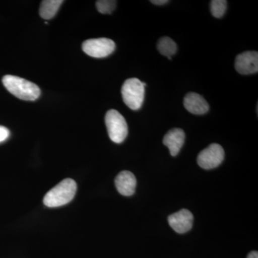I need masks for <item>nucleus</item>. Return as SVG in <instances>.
I'll list each match as a JSON object with an SVG mask.
<instances>
[{
  "mask_svg": "<svg viewBox=\"0 0 258 258\" xmlns=\"http://www.w3.org/2000/svg\"><path fill=\"white\" fill-rule=\"evenodd\" d=\"M3 83L10 93L23 101H35L41 93L36 84L18 76H5L3 77Z\"/></svg>",
  "mask_w": 258,
  "mask_h": 258,
  "instance_id": "obj_1",
  "label": "nucleus"
},
{
  "mask_svg": "<svg viewBox=\"0 0 258 258\" xmlns=\"http://www.w3.org/2000/svg\"><path fill=\"white\" fill-rule=\"evenodd\" d=\"M77 191V184L72 179H66L45 195L43 203L48 208H58L72 201Z\"/></svg>",
  "mask_w": 258,
  "mask_h": 258,
  "instance_id": "obj_2",
  "label": "nucleus"
},
{
  "mask_svg": "<svg viewBox=\"0 0 258 258\" xmlns=\"http://www.w3.org/2000/svg\"><path fill=\"white\" fill-rule=\"evenodd\" d=\"M122 98L125 104L134 111L142 108L145 96V87L143 82L132 78L125 81L121 88Z\"/></svg>",
  "mask_w": 258,
  "mask_h": 258,
  "instance_id": "obj_3",
  "label": "nucleus"
},
{
  "mask_svg": "<svg viewBox=\"0 0 258 258\" xmlns=\"http://www.w3.org/2000/svg\"><path fill=\"white\" fill-rule=\"evenodd\" d=\"M105 122L112 142L122 143L128 135V125L124 117L115 110H109L105 116Z\"/></svg>",
  "mask_w": 258,
  "mask_h": 258,
  "instance_id": "obj_4",
  "label": "nucleus"
},
{
  "mask_svg": "<svg viewBox=\"0 0 258 258\" xmlns=\"http://www.w3.org/2000/svg\"><path fill=\"white\" fill-rule=\"evenodd\" d=\"M115 42L111 39H90L83 42L82 49L85 53L96 58H102L111 55L115 50Z\"/></svg>",
  "mask_w": 258,
  "mask_h": 258,
  "instance_id": "obj_5",
  "label": "nucleus"
},
{
  "mask_svg": "<svg viewBox=\"0 0 258 258\" xmlns=\"http://www.w3.org/2000/svg\"><path fill=\"white\" fill-rule=\"evenodd\" d=\"M225 158L223 148L217 144H212L200 153L198 163L204 169H215L222 164Z\"/></svg>",
  "mask_w": 258,
  "mask_h": 258,
  "instance_id": "obj_6",
  "label": "nucleus"
},
{
  "mask_svg": "<svg viewBox=\"0 0 258 258\" xmlns=\"http://www.w3.org/2000/svg\"><path fill=\"white\" fill-rule=\"evenodd\" d=\"M236 71L242 75L257 74L258 71V53L257 51H246L236 57Z\"/></svg>",
  "mask_w": 258,
  "mask_h": 258,
  "instance_id": "obj_7",
  "label": "nucleus"
},
{
  "mask_svg": "<svg viewBox=\"0 0 258 258\" xmlns=\"http://www.w3.org/2000/svg\"><path fill=\"white\" fill-rule=\"evenodd\" d=\"M193 220L192 213L186 209H182L168 217V222L171 228L179 234L186 233L191 230Z\"/></svg>",
  "mask_w": 258,
  "mask_h": 258,
  "instance_id": "obj_8",
  "label": "nucleus"
},
{
  "mask_svg": "<svg viewBox=\"0 0 258 258\" xmlns=\"http://www.w3.org/2000/svg\"><path fill=\"white\" fill-rule=\"evenodd\" d=\"M185 133L181 128L169 130L163 139V144L168 147L172 157H176L184 145Z\"/></svg>",
  "mask_w": 258,
  "mask_h": 258,
  "instance_id": "obj_9",
  "label": "nucleus"
},
{
  "mask_svg": "<svg viewBox=\"0 0 258 258\" xmlns=\"http://www.w3.org/2000/svg\"><path fill=\"white\" fill-rule=\"evenodd\" d=\"M115 184L120 195L125 197L132 196L135 192L137 179L131 171H123L115 177Z\"/></svg>",
  "mask_w": 258,
  "mask_h": 258,
  "instance_id": "obj_10",
  "label": "nucleus"
},
{
  "mask_svg": "<svg viewBox=\"0 0 258 258\" xmlns=\"http://www.w3.org/2000/svg\"><path fill=\"white\" fill-rule=\"evenodd\" d=\"M184 106L189 113L195 115L205 114L210 109V106L206 100L201 95L196 93H189L185 96Z\"/></svg>",
  "mask_w": 258,
  "mask_h": 258,
  "instance_id": "obj_11",
  "label": "nucleus"
},
{
  "mask_svg": "<svg viewBox=\"0 0 258 258\" xmlns=\"http://www.w3.org/2000/svg\"><path fill=\"white\" fill-rule=\"evenodd\" d=\"M62 3V0H44L40 5V17L44 20L52 19L55 17Z\"/></svg>",
  "mask_w": 258,
  "mask_h": 258,
  "instance_id": "obj_12",
  "label": "nucleus"
},
{
  "mask_svg": "<svg viewBox=\"0 0 258 258\" xmlns=\"http://www.w3.org/2000/svg\"><path fill=\"white\" fill-rule=\"evenodd\" d=\"M157 48L161 55L171 60V56L174 55L177 50V45L170 37H163L158 42Z\"/></svg>",
  "mask_w": 258,
  "mask_h": 258,
  "instance_id": "obj_13",
  "label": "nucleus"
},
{
  "mask_svg": "<svg viewBox=\"0 0 258 258\" xmlns=\"http://www.w3.org/2000/svg\"><path fill=\"white\" fill-rule=\"evenodd\" d=\"M227 5L225 0H212L210 3V10L212 15L216 18H222L227 10Z\"/></svg>",
  "mask_w": 258,
  "mask_h": 258,
  "instance_id": "obj_14",
  "label": "nucleus"
},
{
  "mask_svg": "<svg viewBox=\"0 0 258 258\" xmlns=\"http://www.w3.org/2000/svg\"><path fill=\"white\" fill-rule=\"evenodd\" d=\"M116 7L114 0H99L96 2V8L101 14H111Z\"/></svg>",
  "mask_w": 258,
  "mask_h": 258,
  "instance_id": "obj_15",
  "label": "nucleus"
},
{
  "mask_svg": "<svg viewBox=\"0 0 258 258\" xmlns=\"http://www.w3.org/2000/svg\"><path fill=\"white\" fill-rule=\"evenodd\" d=\"M10 137V131L4 126L0 125V142H4Z\"/></svg>",
  "mask_w": 258,
  "mask_h": 258,
  "instance_id": "obj_16",
  "label": "nucleus"
},
{
  "mask_svg": "<svg viewBox=\"0 0 258 258\" xmlns=\"http://www.w3.org/2000/svg\"><path fill=\"white\" fill-rule=\"evenodd\" d=\"M151 3L156 5H164L169 3L168 0H152Z\"/></svg>",
  "mask_w": 258,
  "mask_h": 258,
  "instance_id": "obj_17",
  "label": "nucleus"
},
{
  "mask_svg": "<svg viewBox=\"0 0 258 258\" xmlns=\"http://www.w3.org/2000/svg\"><path fill=\"white\" fill-rule=\"evenodd\" d=\"M247 258H258V252L257 251H252L250 253H249Z\"/></svg>",
  "mask_w": 258,
  "mask_h": 258,
  "instance_id": "obj_18",
  "label": "nucleus"
}]
</instances>
